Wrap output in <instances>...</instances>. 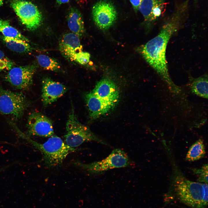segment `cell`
<instances>
[{"label":"cell","mask_w":208,"mask_h":208,"mask_svg":"<svg viewBox=\"0 0 208 208\" xmlns=\"http://www.w3.org/2000/svg\"><path fill=\"white\" fill-rule=\"evenodd\" d=\"M72 104L71 111L66 124V132L64 142L68 146L76 148L85 142L94 141L107 145L90 130L89 128L79 122L75 114Z\"/></svg>","instance_id":"cell-4"},{"label":"cell","mask_w":208,"mask_h":208,"mask_svg":"<svg viewBox=\"0 0 208 208\" xmlns=\"http://www.w3.org/2000/svg\"><path fill=\"white\" fill-rule=\"evenodd\" d=\"M135 12H137L139 7L143 0H129Z\"/></svg>","instance_id":"cell-25"},{"label":"cell","mask_w":208,"mask_h":208,"mask_svg":"<svg viewBox=\"0 0 208 208\" xmlns=\"http://www.w3.org/2000/svg\"><path fill=\"white\" fill-rule=\"evenodd\" d=\"M68 26L73 33L79 38L85 32L84 23L80 12L75 8H71L67 15Z\"/></svg>","instance_id":"cell-16"},{"label":"cell","mask_w":208,"mask_h":208,"mask_svg":"<svg viewBox=\"0 0 208 208\" xmlns=\"http://www.w3.org/2000/svg\"><path fill=\"white\" fill-rule=\"evenodd\" d=\"M8 168V165L0 167V173L4 170Z\"/></svg>","instance_id":"cell-28"},{"label":"cell","mask_w":208,"mask_h":208,"mask_svg":"<svg viewBox=\"0 0 208 208\" xmlns=\"http://www.w3.org/2000/svg\"><path fill=\"white\" fill-rule=\"evenodd\" d=\"M172 162L173 173L166 201L174 198L192 208H207L208 184L188 179Z\"/></svg>","instance_id":"cell-2"},{"label":"cell","mask_w":208,"mask_h":208,"mask_svg":"<svg viewBox=\"0 0 208 208\" xmlns=\"http://www.w3.org/2000/svg\"><path fill=\"white\" fill-rule=\"evenodd\" d=\"M2 39L6 47L14 51L26 53H29L32 51V47L28 42L3 36Z\"/></svg>","instance_id":"cell-17"},{"label":"cell","mask_w":208,"mask_h":208,"mask_svg":"<svg viewBox=\"0 0 208 208\" xmlns=\"http://www.w3.org/2000/svg\"><path fill=\"white\" fill-rule=\"evenodd\" d=\"M14 63L8 58L0 50V71H8L14 67Z\"/></svg>","instance_id":"cell-23"},{"label":"cell","mask_w":208,"mask_h":208,"mask_svg":"<svg viewBox=\"0 0 208 208\" xmlns=\"http://www.w3.org/2000/svg\"><path fill=\"white\" fill-rule=\"evenodd\" d=\"M0 32L5 36L29 42V40L27 38L22 34L16 29L10 25L0 28Z\"/></svg>","instance_id":"cell-21"},{"label":"cell","mask_w":208,"mask_h":208,"mask_svg":"<svg viewBox=\"0 0 208 208\" xmlns=\"http://www.w3.org/2000/svg\"><path fill=\"white\" fill-rule=\"evenodd\" d=\"M189 2L178 5L155 37L142 46L140 51L143 57L174 92L179 90L168 73L166 53L167 46L173 34L179 28L187 14Z\"/></svg>","instance_id":"cell-1"},{"label":"cell","mask_w":208,"mask_h":208,"mask_svg":"<svg viewBox=\"0 0 208 208\" xmlns=\"http://www.w3.org/2000/svg\"><path fill=\"white\" fill-rule=\"evenodd\" d=\"M194 0L195 1H198V0Z\"/></svg>","instance_id":"cell-30"},{"label":"cell","mask_w":208,"mask_h":208,"mask_svg":"<svg viewBox=\"0 0 208 208\" xmlns=\"http://www.w3.org/2000/svg\"><path fill=\"white\" fill-rule=\"evenodd\" d=\"M92 14L93 19L100 29H108L115 22L117 12L115 6L110 1L101 0L93 6Z\"/></svg>","instance_id":"cell-9"},{"label":"cell","mask_w":208,"mask_h":208,"mask_svg":"<svg viewBox=\"0 0 208 208\" xmlns=\"http://www.w3.org/2000/svg\"><path fill=\"white\" fill-rule=\"evenodd\" d=\"M4 0H0V7L3 5V3Z\"/></svg>","instance_id":"cell-29"},{"label":"cell","mask_w":208,"mask_h":208,"mask_svg":"<svg viewBox=\"0 0 208 208\" xmlns=\"http://www.w3.org/2000/svg\"><path fill=\"white\" fill-rule=\"evenodd\" d=\"M84 98L90 118L92 120L108 113L114 107L99 97L92 91L85 93Z\"/></svg>","instance_id":"cell-14"},{"label":"cell","mask_w":208,"mask_h":208,"mask_svg":"<svg viewBox=\"0 0 208 208\" xmlns=\"http://www.w3.org/2000/svg\"><path fill=\"white\" fill-rule=\"evenodd\" d=\"M10 5L21 23L28 30H35L41 25V13L31 2L25 0H12Z\"/></svg>","instance_id":"cell-7"},{"label":"cell","mask_w":208,"mask_h":208,"mask_svg":"<svg viewBox=\"0 0 208 208\" xmlns=\"http://www.w3.org/2000/svg\"><path fill=\"white\" fill-rule=\"evenodd\" d=\"M192 92L203 98H208V77L205 75L194 79L191 85Z\"/></svg>","instance_id":"cell-18"},{"label":"cell","mask_w":208,"mask_h":208,"mask_svg":"<svg viewBox=\"0 0 208 208\" xmlns=\"http://www.w3.org/2000/svg\"><path fill=\"white\" fill-rule=\"evenodd\" d=\"M205 154V145L203 140L199 139L190 147L186 156V159L193 161L204 157Z\"/></svg>","instance_id":"cell-19"},{"label":"cell","mask_w":208,"mask_h":208,"mask_svg":"<svg viewBox=\"0 0 208 208\" xmlns=\"http://www.w3.org/2000/svg\"><path fill=\"white\" fill-rule=\"evenodd\" d=\"M36 66L34 64L13 67L8 70L5 80L17 89L26 90L32 84L33 77Z\"/></svg>","instance_id":"cell-8"},{"label":"cell","mask_w":208,"mask_h":208,"mask_svg":"<svg viewBox=\"0 0 208 208\" xmlns=\"http://www.w3.org/2000/svg\"><path fill=\"white\" fill-rule=\"evenodd\" d=\"M79 38L73 33L64 35L59 43V49L62 55L70 60L75 61L76 54L82 51L83 47Z\"/></svg>","instance_id":"cell-15"},{"label":"cell","mask_w":208,"mask_h":208,"mask_svg":"<svg viewBox=\"0 0 208 208\" xmlns=\"http://www.w3.org/2000/svg\"><path fill=\"white\" fill-rule=\"evenodd\" d=\"M9 21L3 20L0 18V28L9 25Z\"/></svg>","instance_id":"cell-26"},{"label":"cell","mask_w":208,"mask_h":208,"mask_svg":"<svg viewBox=\"0 0 208 208\" xmlns=\"http://www.w3.org/2000/svg\"><path fill=\"white\" fill-rule=\"evenodd\" d=\"M23 139L41 153L44 164L48 167L60 165L69 154L77 150L76 148L68 146L61 138L54 135L42 144L32 140L26 134Z\"/></svg>","instance_id":"cell-3"},{"label":"cell","mask_w":208,"mask_h":208,"mask_svg":"<svg viewBox=\"0 0 208 208\" xmlns=\"http://www.w3.org/2000/svg\"><path fill=\"white\" fill-rule=\"evenodd\" d=\"M132 164L127 154L119 148L114 149L108 157L101 161L88 164L77 161L74 163L76 166L94 174H99L114 168L129 167Z\"/></svg>","instance_id":"cell-6"},{"label":"cell","mask_w":208,"mask_h":208,"mask_svg":"<svg viewBox=\"0 0 208 208\" xmlns=\"http://www.w3.org/2000/svg\"><path fill=\"white\" fill-rule=\"evenodd\" d=\"M92 92L99 97L114 106L119 99L118 88L116 84L109 79H103L98 82Z\"/></svg>","instance_id":"cell-13"},{"label":"cell","mask_w":208,"mask_h":208,"mask_svg":"<svg viewBox=\"0 0 208 208\" xmlns=\"http://www.w3.org/2000/svg\"><path fill=\"white\" fill-rule=\"evenodd\" d=\"M166 0H143L138 10L148 27L152 26L164 12Z\"/></svg>","instance_id":"cell-11"},{"label":"cell","mask_w":208,"mask_h":208,"mask_svg":"<svg viewBox=\"0 0 208 208\" xmlns=\"http://www.w3.org/2000/svg\"><path fill=\"white\" fill-rule=\"evenodd\" d=\"M56 2L59 5L68 3L70 0H56Z\"/></svg>","instance_id":"cell-27"},{"label":"cell","mask_w":208,"mask_h":208,"mask_svg":"<svg viewBox=\"0 0 208 208\" xmlns=\"http://www.w3.org/2000/svg\"><path fill=\"white\" fill-rule=\"evenodd\" d=\"M26 127L28 136L48 137L54 135L52 121L39 112H34L30 114Z\"/></svg>","instance_id":"cell-10"},{"label":"cell","mask_w":208,"mask_h":208,"mask_svg":"<svg viewBox=\"0 0 208 208\" xmlns=\"http://www.w3.org/2000/svg\"><path fill=\"white\" fill-rule=\"evenodd\" d=\"M67 87L61 83L54 81L49 77L42 81L41 99L44 106L56 101L67 91Z\"/></svg>","instance_id":"cell-12"},{"label":"cell","mask_w":208,"mask_h":208,"mask_svg":"<svg viewBox=\"0 0 208 208\" xmlns=\"http://www.w3.org/2000/svg\"><path fill=\"white\" fill-rule=\"evenodd\" d=\"M208 165L206 164L199 168H192L191 170L197 177V182L208 184Z\"/></svg>","instance_id":"cell-22"},{"label":"cell","mask_w":208,"mask_h":208,"mask_svg":"<svg viewBox=\"0 0 208 208\" xmlns=\"http://www.w3.org/2000/svg\"><path fill=\"white\" fill-rule=\"evenodd\" d=\"M31 102L22 92L6 90L0 86V113L13 122L20 120Z\"/></svg>","instance_id":"cell-5"},{"label":"cell","mask_w":208,"mask_h":208,"mask_svg":"<svg viewBox=\"0 0 208 208\" xmlns=\"http://www.w3.org/2000/svg\"><path fill=\"white\" fill-rule=\"evenodd\" d=\"M90 57L88 52L81 51L76 54L75 61L81 64L85 65L89 62Z\"/></svg>","instance_id":"cell-24"},{"label":"cell","mask_w":208,"mask_h":208,"mask_svg":"<svg viewBox=\"0 0 208 208\" xmlns=\"http://www.w3.org/2000/svg\"><path fill=\"white\" fill-rule=\"evenodd\" d=\"M39 65L44 69L53 71H58L61 68L58 62L47 55L40 54L37 57Z\"/></svg>","instance_id":"cell-20"}]
</instances>
